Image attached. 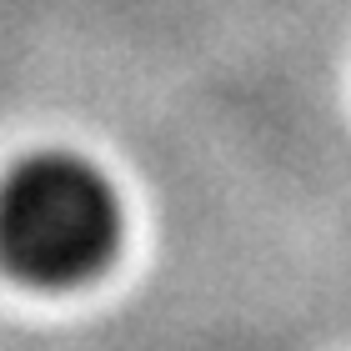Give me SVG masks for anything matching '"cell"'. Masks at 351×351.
Returning a JSON list of instances; mask_svg holds the SVG:
<instances>
[{
    "label": "cell",
    "instance_id": "obj_1",
    "mask_svg": "<svg viewBox=\"0 0 351 351\" xmlns=\"http://www.w3.org/2000/svg\"><path fill=\"white\" fill-rule=\"evenodd\" d=\"M121 236L116 181L75 151H36L0 181V271L21 286H86L116 261Z\"/></svg>",
    "mask_w": 351,
    "mask_h": 351
}]
</instances>
